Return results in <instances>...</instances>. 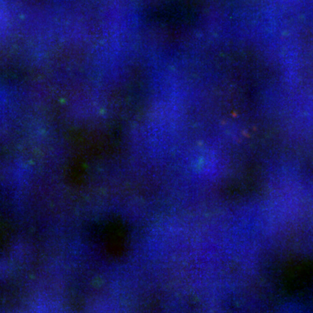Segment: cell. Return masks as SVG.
<instances>
[{"label": "cell", "instance_id": "obj_1", "mask_svg": "<svg viewBox=\"0 0 313 313\" xmlns=\"http://www.w3.org/2000/svg\"><path fill=\"white\" fill-rule=\"evenodd\" d=\"M107 243L112 254H119L125 248V230L124 224L118 221H112L107 227Z\"/></svg>", "mask_w": 313, "mask_h": 313}]
</instances>
